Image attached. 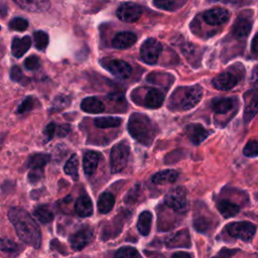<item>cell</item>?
Instances as JSON below:
<instances>
[{
    "label": "cell",
    "mask_w": 258,
    "mask_h": 258,
    "mask_svg": "<svg viewBox=\"0 0 258 258\" xmlns=\"http://www.w3.org/2000/svg\"><path fill=\"white\" fill-rule=\"evenodd\" d=\"M122 120L119 117L107 116V117H98L94 119V124L97 128L106 129V128H113L118 127L121 124Z\"/></svg>",
    "instance_id": "f546056e"
},
{
    "label": "cell",
    "mask_w": 258,
    "mask_h": 258,
    "mask_svg": "<svg viewBox=\"0 0 258 258\" xmlns=\"http://www.w3.org/2000/svg\"><path fill=\"white\" fill-rule=\"evenodd\" d=\"M202 96L203 89L199 85L178 88L171 95L168 108L178 111L189 110L201 101Z\"/></svg>",
    "instance_id": "3957f363"
},
{
    "label": "cell",
    "mask_w": 258,
    "mask_h": 258,
    "mask_svg": "<svg viewBox=\"0 0 258 258\" xmlns=\"http://www.w3.org/2000/svg\"><path fill=\"white\" fill-rule=\"evenodd\" d=\"M101 154L99 152L89 150L85 152L83 156V168L87 175H92L96 170L98 163L100 161Z\"/></svg>",
    "instance_id": "d6986e66"
},
{
    "label": "cell",
    "mask_w": 258,
    "mask_h": 258,
    "mask_svg": "<svg viewBox=\"0 0 258 258\" xmlns=\"http://www.w3.org/2000/svg\"><path fill=\"white\" fill-rule=\"evenodd\" d=\"M36 103H37V101H36V99L34 97H32V96L26 97L21 102V104L18 106L17 113L18 114H23V113H26L28 111H31L35 107Z\"/></svg>",
    "instance_id": "f35d334b"
},
{
    "label": "cell",
    "mask_w": 258,
    "mask_h": 258,
    "mask_svg": "<svg viewBox=\"0 0 258 258\" xmlns=\"http://www.w3.org/2000/svg\"><path fill=\"white\" fill-rule=\"evenodd\" d=\"M33 40L38 50H44L48 44V35L44 31H35L33 33Z\"/></svg>",
    "instance_id": "836d02e7"
},
{
    "label": "cell",
    "mask_w": 258,
    "mask_h": 258,
    "mask_svg": "<svg viewBox=\"0 0 258 258\" xmlns=\"http://www.w3.org/2000/svg\"><path fill=\"white\" fill-rule=\"evenodd\" d=\"M24 68L28 71H35L39 68L40 66V60L36 55H30L27 58H25L24 62Z\"/></svg>",
    "instance_id": "b9f144b4"
},
{
    "label": "cell",
    "mask_w": 258,
    "mask_h": 258,
    "mask_svg": "<svg viewBox=\"0 0 258 258\" xmlns=\"http://www.w3.org/2000/svg\"><path fill=\"white\" fill-rule=\"evenodd\" d=\"M115 258H139L138 251L130 246H125L117 250Z\"/></svg>",
    "instance_id": "8d00e7d4"
},
{
    "label": "cell",
    "mask_w": 258,
    "mask_h": 258,
    "mask_svg": "<svg viewBox=\"0 0 258 258\" xmlns=\"http://www.w3.org/2000/svg\"><path fill=\"white\" fill-rule=\"evenodd\" d=\"M78 169H79V159L77 154H73L66 162L63 166V171L68 175H70L74 180H78L79 179Z\"/></svg>",
    "instance_id": "1f68e13d"
},
{
    "label": "cell",
    "mask_w": 258,
    "mask_h": 258,
    "mask_svg": "<svg viewBox=\"0 0 258 258\" xmlns=\"http://www.w3.org/2000/svg\"><path fill=\"white\" fill-rule=\"evenodd\" d=\"M178 177V172L174 169H165L156 172L152 177L151 180L154 184H165L174 182Z\"/></svg>",
    "instance_id": "484cf974"
},
{
    "label": "cell",
    "mask_w": 258,
    "mask_h": 258,
    "mask_svg": "<svg viewBox=\"0 0 258 258\" xmlns=\"http://www.w3.org/2000/svg\"><path fill=\"white\" fill-rule=\"evenodd\" d=\"M56 127H57V124H54L52 122L46 125V127L43 131L44 136H45V142L49 141L56 134Z\"/></svg>",
    "instance_id": "ee69618b"
},
{
    "label": "cell",
    "mask_w": 258,
    "mask_h": 258,
    "mask_svg": "<svg viewBox=\"0 0 258 258\" xmlns=\"http://www.w3.org/2000/svg\"><path fill=\"white\" fill-rule=\"evenodd\" d=\"M20 8L29 12H44L50 8L49 0H12Z\"/></svg>",
    "instance_id": "4fadbf2b"
},
{
    "label": "cell",
    "mask_w": 258,
    "mask_h": 258,
    "mask_svg": "<svg viewBox=\"0 0 258 258\" xmlns=\"http://www.w3.org/2000/svg\"><path fill=\"white\" fill-rule=\"evenodd\" d=\"M239 82L238 77L233 74L232 72H223L220 75L216 76L213 81L212 84L213 86L221 91H228L233 89Z\"/></svg>",
    "instance_id": "7c38bea8"
},
{
    "label": "cell",
    "mask_w": 258,
    "mask_h": 258,
    "mask_svg": "<svg viewBox=\"0 0 258 258\" xmlns=\"http://www.w3.org/2000/svg\"><path fill=\"white\" fill-rule=\"evenodd\" d=\"M256 229L257 228L254 224L246 221L234 222L226 226V231L231 237L240 239L244 242H249L252 240L256 233Z\"/></svg>",
    "instance_id": "8992f818"
},
{
    "label": "cell",
    "mask_w": 258,
    "mask_h": 258,
    "mask_svg": "<svg viewBox=\"0 0 258 258\" xmlns=\"http://www.w3.org/2000/svg\"><path fill=\"white\" fill-rule=\"evenodd\" d=\"M203 20L209 25H222L229 20L230 14L228 10L220 7L212 8L205 11L202 15Z\"/></svg>",
    "instance_id": "30bf717a"
},
{
    "label": "cell",
    "mask_w": 258,
    "mask_h": 258,
    "mask_svg": "<svg viewBox=\"0 0 258 258\" xmlns=\"http://www.w3.org/2000/svg\"><path fill=\"white\" fill-rule=\"evenodd\" d=\"M20 249V245H18L17 243L5 238L1 239V250L3 252L8 254H17Z\"/></svg>",
    "instance_id": "74e56055"
},
{
    "label": "cell",
    "mask_w": 258,
    "mask_h": 258,
    "mask_svg": "<svg viewBox=\"0 0 258 258\" xmlns=\"http://www.w3.org/2000/svg\"><path fill=\"white\" fill-rule=\"evenodd\" d=\"M164 203L169 209H171L175 213H185L187 210V199L185 189L182 186H177L170 189L164 198Z\"/></svg>",
    "instance_id": "5b68a950"
},
{
    "label": "cell",
    "mask_w": 258,
    "mask_h": 258,
    "mask_svg": "<svg viewBox=\"0 0 258 258\" xmlns=\"http://www.w3.org/2000/svg\"><path fill=\"white\" fill-rule=\"evenodd\" d=\"M194 227L198 232L206 233L211 229L212 221L204 216H200L194 220Z\"/></svg>",
    "instance_id": "e575fe53"
},
{
    "label": "cell",
    "mask_w": 258,
    "mask_h": 258,
    "mask_svg": "<svg viewBox=\"0 0 258 258\" xmlns=\"http://www.w3.org/2000/svg\"><path fill=\"white\" fill-rule=\"evenodd\" d=\"M185 133L194 145L201 144L210 135V132L201 124L187 125L185 127Z\"/></svg>",
    "instance_id": "5bb4252c"
},
{
    "label": "cell",
    "mask_w": 258,
    "mask_h": 258,
    "mask_svg": "<svg viewBox=\"0 0 258 258\" xmlns=\"http://www.w3.org/2000/svg\"><path fill=\"white\" fill-rule=\"evenodd\" d=\"M152 222V214L149 211H143L137 221V229L142 236H147L151 229Z\"/></svg>",
    "instance_id": "83f0119b"
},
{
    "label": "cell",
    "mask_w": 258,
    "mask_h": 258,
    "mask_svg": "<svg viewBox=\"0 0 258 258\" xmlns=\"http://www.w3.org/2000/svg\"><path fill=\"white\" fill-rule=\"evenodd\" d=\"M243 154L247 157H256L258 156V137L250 139L243 149Z\"/></svg>",
    "instance_id": "d590c367"
},
{
    "label": "cell",
    "mask_w": 258,
    "mask_h": 258,
    "mask_svg": "<svg viewBox=\"0 0 258 258\" xmlns=\"http://www.w3.org/2000/svg\"><path fill=\"white\" fill-rule=\"evenodd\" d=\"M115 205V198L111 192H103L98 199V210L101 214H108Z\"/></svg>",
    "instance_id": "f1b7e54d"
},
{
    "label": "cell",
    "mask_w": 258,
    "mask_h": 258,
    "mask_svg": "<svg viewBox=\"0 0 258 258\" xmlns=\"http://www.w3.org/2000/svg\"><path fill=\"white\" fill-rule=\"evenodd\" d=\"M245 99H247V101L244 110V121L249 122L255 115L258 114V90L247 94Z\"/></svg>",
    "instance_id": "2e32d148"
},
{
    "label": "cell",
    "mask_w": 258,
    "mask_h": 258,
    "mask_svg": "<svg viewBox=\"0 0 258 258\" xmlns=\"http://www.w3.org/2000/svg\"><path fill=\"white\" fill-rule=\"evenodd\" d=\"M75 212L78 216L87 218L93 214V203L89 196L82 195L75 203Z\"/></svg>",
    "instance_id": "e0dca14e"
},
{
    "label": "cell",
    "mask_w": 258,
    "mask_h": 258,
    "mask_svg": "<svg viewBox=\"0 0 258 258\" xmlns=\"http://www.w3.org/2000/svg\"><path fill=\"white\" fill-rule=\"evenodd\" d=\"M130 147L126 141L115 144L110 152V168L112 173L122 171L128 162Z\"/></svg>",
    "instance_id": "277c9868"
},
{
    "label": "cell",
    "mask_w": 258,
    "mask_h": 258,
    "mask_svg": "<svg viewBox=\"0 0 258 258\" xmlns=\"http://www.w3.org/2000/svg\"><path fill=\"white\" fill-rule=\"evenodd\" d=\"M251 28H252V21L247 17L241 16L235 21L232 28V33L236 38H244L250 33Z\"/></svg>",
    "instance_id": "ac0fdd59"
},
{
    "label": "cell",
    "mask_w": 258,
    "mask_h": 258,
    "mask_svg": "<svg viewBox=\"0 0 258 258\" xmlns=\"http://www.w3.org/2000/svg\"><path fill=\"white\" fill-rule=\"evenodd\" d=\"M81 109L87 113L98 114L105 110V105L100 99L96 97H88L82 101Z\"/></svg>",
    "instance_id": "cb8c5ba5"
},
{
    "label": "cell",
    "mask_w": 258,
    "mask_h": 258,
    "mask_svg": "<svg viewBox=\"0 0 258 258\" xmlns=\"http://www.w3.org/2000/svg\"><path fill=\"white\" fill-rule=\"evenodd\" d=\"M161 51V43L155 38H148L140 47V56L144 62L148 64H154L157 62Z\"/></svg>",
    "instance_id": "52a82bcc"
},
{
    "label": "cell",
    "mask_w": 258,
    "mask_h": 258,
    "mask_svg": "<svg viewBox=\"0 0 258 258\" xmlns=\"http://www.w3.org/2000/svg\"><path fill=\"white\" fill-rule=\"evenodd\" d=\"M217 209L219 213L226 219L234 217L240 212V206L229 200L219 201L217 203Z\"/></svg>",
    "instance_id": "d4e9b609"
},
{
    "label": "cell",
    "mask_w": 258,
    "mask_h": 258,
    "mask_svg": "<svg viewBox=\"0 0 258 258\" xmlns=\"http://www.w3.org/2000/svg\"><path fill=\"white\" fill-rule=\"evenodd\" d=\"M251 80L254 83H258V67H256L253 70V73H252V76H251Z\"/></svg>",
    "instance_id": "681fc988"
},
{
    "label": "cell",
    "mask_w": 258,
    "mask_h": 258,
    "mask_svg": "<svg viewBox=\"0 0 258 258\" xmlns=\"http://www.w3.org/2000/svg\"><path fill=\"white\" fill-rule=\"evenodd\" d=\"M43 177V169H29L28 180L31 183H36Z\"/></svg>",
    "instance_id": "7bdbcfd3"
},
{
    "label": "cell",
    "mask_w": 258,
    "mask_h": 258,
    "mask_svg": "<svg viewBox=\"0 0 258 258\" xmlns=\"http://www.w3.org/2000/svg\"><path fill=\"white\" fill-rule=\"evenodd\" d=\"M71 103V99L68 96L64 95H59L54 98L51 106V111H59L62 110L63 108L68 107Z\"/></svg>",
    "instance_id": "ab89813d"
},
{
    "label": "cell",
    "mask_w": 258,
    "mask_h": 258,
    "mask_svg": "<svg viewBox=\"0 0 258 258\" xmlns=\"http://www.w3.org/2000/svg\"><path fill=\"white\" fill-rule=\"evenodd\" d=\"M49 160H50V155L46 153H35L28 158L26 162V166L29 169H43L44 165Z\"/></svg>",
    "instance_id": "4316f807"
},
{
    "label": "cell",
    "mask_w": 258,
    "mask_h": 258,
    "mask_svg": "<svg viewBox=\"0 0 258 258\" xmlns=\"http://www.w3.org/2000/svg\"><path fill=\"white\" fill-rule=\"evenodd\" d=\"M10 78L14 82H18V83H20L23 80V75H22V72L19 67H17V66L12 67V69L10 71Z\"/></svg>",
    "instance_id": "f6af8a7d"
},
{
    "label": "cell",
    "mask_w": 258,
    "mask_h": 258,
    "mask_svg": "<svg viewBox=\"0 0 258 258\" xmlns=\"http://www.w3.org/2000/svg\"><path fill=\"white\" fill-rule=\"evenodd\" d=\"M236 252H238L237 249H222L214 258H231Z\"/></svg>",
    "instance_id": "bcb514c9"
},
{
    "label": "cell",
    "mask_w": 258,
    "mask_h": 258,
    "mask_svg": "<svg viewBox=\"0 0 258 258\" xmlns=\"http://www.w3.org/2000/svg\"><path fill=\"white\" fill-rule=\"evenodd\" d=\"M31 45V39L29 36L14 37L11 44V53L14 57H21L29 49Z\"/></svg>",
    "instance_id": "ffe728a7"
},
{
    "label": "cell",
    "mask_w": 258,
    "mask_h": 258,
    "mask_svg": "<svg viewBox=\"0 0 258 258\" xmlns=\"http://www.w3.org/2000/svg\"><path fill=\"white\" fill-rule=\"evenodd\" d=\"M93 238H94L93 229L89 226H85L71 236L70 243L74 250L80 251L85 246H87L93 240Z\"/></svg>",
    "instance_id": "9c48e42d"
},
{
    "label": "cell",
    "mask_w": 258,
    "mask_h": 258,
    "mask_svg": "<svg viewBox=\"0 0 258 258\" xmlns=\"http://www.w3.org/2000/svg\"><path fill=\"white\" fill-rule=\"evenodd\" d=\"M137 40L135 33L131 31H121L114 35L112 39V45L118 49H125L132 46Z\"/></svg>",
    "instance_id": "9a60e30c"
},
{
    "label": "cell",
    "mask_w": 258,
    "mask_h": 258,
    "mask_svg": "<svg viewBox=\"0 0 258 258\" xmlns=\"http://www.w3.org/2000/svg\"><path fill=\"white\" fill-rule=\"evenodd\" d=\"M187 0H153V5L159 9L174 11L182 7Z\"/></svg>",
    "instance_id": "4dcf8cb0"
},
{
    "label": "cell",
    "mask_w": 258,
    "mask_h": 258,
    "mask_svg": "<svg viewBox=\"0 0 258 258\" xmlns=\"http://www.w3.org/2000/svg\"><path fill=\"white\" fill-rule=\"evenodd\" d=\"M171 258H192V256L189 254V253H186V252H176L174 253Z\"/></svg>",
    "instance_id": "c3c4849f"
},
{
    "label": "cell",
    "mask_w": 258,
    "mask_h": 258,
    "mask_svg": "<svg viewBox=\"0 0 258 258\" xmlns=\"http://www.w3.org/2000/svg\"><path fill=\"white\" fill-rule=\"evenodd\" d=\"M28 27V21L22 17H16L13 18L9 22V28L12 30H17V31H24Z\"/></svg>",
    "instance_id": "60d3db41"
},
{
    "label": "cell",
    "mask_w": 258,
    "mask_h": 258,
    "mask_svg": "<svg viewBox=\"0 0 258 258\" xmlns=\"http://www.w3.org/2000/svg\"><path fill=\"white\" fill-rule=\"evenodd\" d=\"M164 101V95L157 89H149L144 97V105L150 109L159 108Z\"/></svg>",
    "instance_id": "603a6c76"
},
{
    "label": "cell",
    "mask_w": 258,
    "mask_h": 258,
    "mask_svg": "<svg viewBox=\"0 0 258 258\" xmlns=\"http://www.w3.org/2000/svg\"><path fill=\"white\" fill-rule=\"evenodd\" d=\"M130 135L143 145H150L157 134V128L144 114L133 113L128 121Z\"/></svg>",
    "instance_id": "7a4b0ae2"
},
{
    "label": "cell",
    "mask_w": 258,
    "mask_h": 258,
    "mask_svg": "<svg viewBox=\"0 0 258 258\" xmlns=\"http://www.w3.org/2000/svg\"><path fill=\"white\" fill-rule=\"evenodd\" d=\"M141 14V7L133 2L122 3L116 11L117 17L123 22H135L140 18Z\"/></svg>",
    "instance_id": "ba28073f"
},
{
    "label": "cell",
    "mask_w": 258,
    "mask_h": 258,
    "mask_svg": "<svg viewBox=\"0 0 258 258\" xmlns=\"http://www.w3.org/2000/svg\"><path fill=\"white\" fill-rule=\"evenodd\" d=\"M166 244L169 248H176V247H190L191 242H190V238H189V234L188 231L185 230H181L177 233H175L174 235H172L171 237H168Z\"/></svg>",
    "instance_id": "44dd1931"
},
{
    "label": "cell",
    "mask_w": 258,
    "mask_h": 258,
    "mask_svg": "<svg viewBox=\"0 0 258 258\" xmlns=\"http://www.w3.org/2000/svg\"><path fill=\"white\" fill-rule=\"evenodd\" d=\"M33 215L35 216V218L42 224H47L50 223L53 220V214L50 211V209L45 206V205H41L35 208Z\"/></svg>",
    "instance_id": "d6a6232c"
},
{
    "label": "cell",
    "mask_w": 258,
    "mask_h": 258,
    "mask_svg": "<svg viewBox=\"0 0 258 258\" xmlns=\"http://www.w3.org/2000/svg\"><path fill=\"white\" fill-rule=\"evenodd\" d=\"M104 67L119 79H127L132 73L131 66L122 59H110L105 62Z\"/></svg>",
    "instance_id": "8fae6325"
},
{
    "label": "cell",
    "mask_w": 258,
    "mask_h": 258,
    "mask_svg": "<svg viewBox=\"0 0 258 258\" xmlns=\"http://www.w3.org/2000/svg\"><path fill=\"white\" fill-rule=\"evenodd\" d=\"M217 1H223V2H234L237 0H217Z\"/></svg>",
    "instance_id": "f907efd6"
},
{
    "label": "cell",
    "mask_w": 258,
    "mask_h": 258,
    "mask_svg": "<svg viewBox=\"0 0 258 258\" xmlns=\"http://www.w3.org/2000/svg\"><path fill=\"white\" fill-rule=\"evenodd\" d=\"M251 48H252V51L256 54H258V34H256L252 40V43H251Z\"/></svg>",
    "instance_id": "7dc6e473"
},
{
    "label": "cell",
    "mask_w": 258,
    "mask_h": 258,
    "mask_svg": "<svg viewBox=\"0 0 258 258\" xmlns=\"http://www.w3.org/2000/svg\"><path fill=\"white\" fill-rule=\"evenodd\" d=\"M236 105L235 98H219L212 102V109L218 115H224L234 109Z\"/></svg>",
    "instance_id": "7402d4cb"
},
{
    "label": "cell",
    "mask_w": 258,
    "mask_h": 258,
    "mask_svg": "<svg viewBox=\"0 0 258 258\" xmlns=\"http://www.w3.org/2000/svg\"><path fill=\"white\" fill-rule=\"evenodd\" d=\"M7 216L13 225L16 234L24 243L29 244L34 248L40 246L41 233L39 227L27 211L20 208H10Z\"/></svg>",
    "instance_id": "6da1fadb"
}]
</instances>
